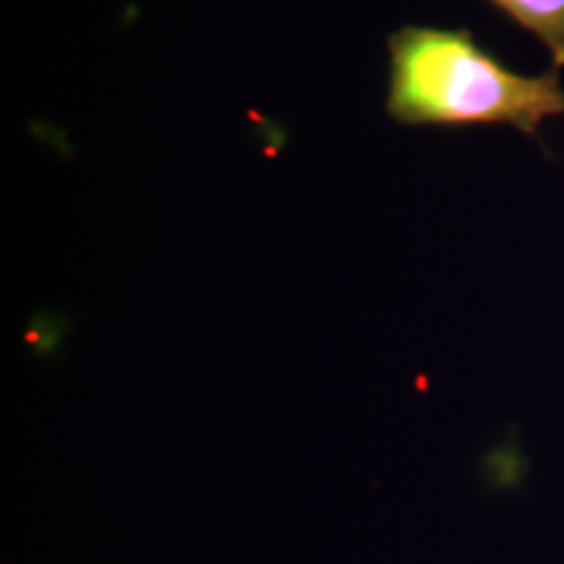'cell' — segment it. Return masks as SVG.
Instances as JSON below:
<instances>
[{"label":"cell","mask_w":564,"mask_h":564,"mask_svg":"<svg viewBox=\"0 0 564 564\" xmlns=\"http://www.w3.org/2000/svg\"><path fill=\"white\" fill-rule=\"evenodd\" d=\"M384 110L400 126H512L539 139L564 118L556 70L528 76L484 51L470 30L408 24L387 37Z\"/></svg>","instance_id":"obj_1"},{"label":"cell","mask_w":564,"mask_h":564,"mask_svg":"<svg viewBox=\"0 0 564 564\" xmlns=\"http://www.w3.org/2000/svg\"><path fill=\"white\" fill-rule=\"evenodd\" d=\"M489 3L546 47L554 70L564 66V0H489Z\"/></svg>","instance_id":"obj_2"}]
</instances>
